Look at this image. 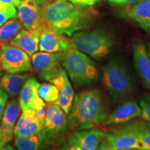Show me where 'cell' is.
Wrapping results in <instances>:
<instances>
[{
  "instance_id": "6da1fadb",
  "label": "cell",
  "mask_w": 150,
  "mask_h": 150,
  "mask_svg": "<svg viewBox=\"0 0 150 150\" xmlns=\"http://www.w3.org/2000/svg\"><path fill=\"white\" fill-rule=\"evenodd\" d=\"M42 9L47 27L68 36L87 29L99 16L93 6L82 7L68 0H54L43 6Z\"/></svg>"
},
{
  "instance_id": "7a4b0ae2",
  "label": "cell",
  "mask_w": 150,
  "mask_h": 150,
  "mask_svg": "<svg viewBox=\"0 0 150 150\" xmlns=\"http://www.w3.org/2000/svg\"><path fill=\"white\" fill-rule=\"evenodd\" d=\"M71 109L68 125L77 131L104 125L110 113L106 97L97 88L79 93L74 97Z\"/></svg>"
},
{
  "instance_id": "3957f363",
  "label": "cell",
  "mask_w": 150,
  "mask_h": 150,
  "mask_svg": "<svg viewBox=\"0 0 150 150\" xmlns=\"http://www.w3.org/2000/svg\"><path fill=\"white\" fill-rule=\"evenodd\" d=\"M102 81L113 102L127 99L136 89L132 72L120 58H114L103 67Z\"/></svg>"
},
{
  "instance_id": "277c9868",
  "label": "cell",
  "mask_w": 150,
  "mask_h": 150,
  "mask_svg": "<svg viewBox=\"0 0 150 150\" xmlns=\"http://www.w3.org/2000/svg\"><path fill=\"white\" fill-rule=\"evenodd\" d=\"M59 54L61 65L68 74L75 88L90 86L98 79L99 72L96 65L86 54L75 47Z\"/></svg>"
},
{
  "instance_id": "5b68a950",
  "label": "cell",
  "mask_w": 150,
  "mask_h": 150,
  "mask_svg": "<svg viewBox=\"0 0 150 150\" xmlns=\"http://www.w3.org/2000/svg\"><path fill=\"white\" fill-rule=\"evenodd\" d=\"M71 40L74 47L97 61L105 59L113 45L111 38L101 30L78 31Z\"/></svg>"
},
{
  "instance_id": "8992f818",
  "label": "cell",
  "mask_w": 150,
  "mask_h": 150,
  "mask_svg": "<svg viewBox=\"0 0 150 150\" xmlns=\"http://www.w3.org/2000/svg\"><path fill=\"white\" fill-rule=\"evenodd\" d=\"M144 121L134 122L119 125L120 126L110 129L106 134V138L113 150L126 148L140 149V133Z\"/></svg>"
},
{
  "instance_id": "52a82bcc",
  "label": "cell",
  "mask_w": 150,
  "mask_h": 150,
  "mask_svg": "<svg viewBox=\"0 0 150 150\" xmlns=\"http://www.w3.org/2000/svg\"><path fill=\"white\" fill-rule=\"evenodd\" d=\"M0 65L8 73H20L32 71V65L29 54L12 45L1 44Z\"/></svg>"
},
{
  "instance_id": "ba28073f",
  "label": "cell",
  "mask_w": 150,
  "mask_h": 150,
  "mask_svg": "<svg viewBox=\"0 0 150 150\" xmlns=\"http://www.w3.org/2000/svg\"><path fill=\"white\" fill-rule=\"evenodd\" d=\"M31 65L41 79L52 83L62 68L59 52L35 53L31 56Z\"/></svg>"
},
{
  "instance_id": "9c48e42d",
  "label": "cell",
  "mask_w": 150,
  "mask_h": 150,
  "mask_svg": "<svg viewBox=\"0 0 150 150\" xmlns=\"http://www.w3.org/2000/svg\"><path fill=\"white\" fill-rule=\"evenodd\" d=\"M68 120L65 112L56 103L47 105L46 115L45 118L43 129L40 133L45 141L47 142L51 138H54L66 130Z\"/></svg>"
},
{
  "instance_id": "30bf717a",
  "label": "cell",
  "mask_w": 150,
  "mask_h": 150,
  "mask_svg": "<svg viewBox=\"0 0 150 150\" xmlns=\"http://www.w3.org/2000/svg\"><path fill=\"white\" fill-rule=\"evenodd\" d=\"M106 134L99 128L75 131L69 137V150H97Z\"/></svg>"
},
{
  "instance_id": "8fae6325",
  "label": "cell",
  "mask_w": 150,
  "mask_h": 150,
  "mask_svg": "<svg viewBox=\"0 0 150 150\" xmlns=\"http://www.w3.org/2000/svg\"><path fill=\"white\" fill-rule=\"evenodd\" d=\"M17 18L27 30L41 31L46 26L42 6L24 0L18 6Z\"/></svg>"
},
{
  "instance_id": "7c38bea8",
  "label": "cell",
  "mask_w": 150,
  "mask_h": 150,
  "mask_svg": "<svg viewBox=\"0 0 150 150\" xmlns=\"http://www.w3.org/2000/svg\"><path fill=\"white\" fill-rule=\"evenodd\" d=\"M74 47L72 40L64 34L59 33L45 26L41 29L39 50L48 53H59Z\"/></svg>"
},
{
  "instance_id": "4fadbf2b",
  "label": "cell",
  "mask_w": 150,
  "mask_h": 150,
  "mask_svg": "<svg viewBox=\"0 0 150 150\" xmlns=\"http://www.w3.org/2000/svg\"><path fill=\"white\" fill-rule=\"evenodd\" d=\"M141 116L140 105L134 99H125L110 112L104 125H119L132 121Z\"/></svg>"
},
{
  "instance_id": "5bb4252c",
  "label": "cell",
  "mask_w": 150,
  "mask_h": 150,
  "mask_svg": "<svg viewBox=\"0 0 150 150\" xmlns=\"http://www.w3.org/2000/svg\"><path fill=\"white\" fill-rule=\"evenodd\" d=\"M119 15L122 18L134 22L142 29L150 31V0H141L126 6Z\"/></svg>"
},
{
  "instance_id": "9a60e30c",
  "label": "cell",
  "mask_w": 150,
  "mask_h": 150,
  "mask_svg": "<svg viewBox=\"0 0 150 150\" xmlns=\"http://www.w3.org/2000/svg\"><path fill=\"white\" fill-rule=\"evenodd\" d=\"M52 84L56 86L59 92V99L56 103L65 113H70L74 102V92L65 69L62 67Z\"/></svg>"
},
{
  "instance_id": "2e32d148",
  "label": "cell",
  "mask_w": 150,
  "mask_h": 150,
  "mask_svg": "<svg viewBox=\"0 0 150 150\" xmlns=\"http://www.w3.org/2000/svg\"><path fill=\"white\" fill-rule=\"evenodd\" d=\"M133 59L137 74L145 87L150 90V58L143 43L139 42L134 45Z\"/></svg>"
},
{
  "instance_id": "e0dca14e",
  "label": "cell",
  "mask_w": 150,
  "mask_h": 150,
  "mask_svg": "<svg viewBox=\"0 0 150 150\" xmlns=\"http://www.w3.org/2000/svg\"><path fill=\"white\" fill-rule=\"evenodd\" d=\"M20 106L19 100L16 99L9 101L3 112L0 124L1 136L4 143L6 145L13 137L14 126L20 114Z\"/></svg>"
},
{
  "instance_id": "ac0fdd59",
  "label": "cell",
  "mask_w": 150,
  "mask_h": 150,
  "mask_svg": "<svg viewBox=\"0 0 150 150\" xmlns=\"http://www.w3.org/2000/svg\"><path fill=\"white\" fill-rule=\"evenodd\" d=\"M44 123L37 117L33 109L22 110V113L14 128V136H29L40 134Z\"/></svg>"
},
{
  "instance_id": "d6986e66",
  "label": "cell",
  "mask_w": 150,
  "mask_h": 150,
  "mask_svg": "<svg viewBox=\"0 0 150 150\" xmlns=\"http://www.w3.org/2000/svg\"><path fill=\"white\" fill-rule=\"evenodd\" d=\"M40 33L39 30L22 29L10 44L21 49L29 56H33L39 49Z\"/></svg>"
},
{
  "instance_id": "ffe728a7",
  "label": "cell",
  "mask_w": 150,
  "mask_h": 150,
  "mask_svg": "<svg viewBox=\"0 0 150 150\" xmlns=\"http://www.w3.org/2000/svg\"><path fill=\"white\" fill-rule=\"evenodd\" d=\"M40 84L35 78H29L20 91L19 104L22 110L32 109L38 97V88Z\"/></svg>"
},
{
  "instance_id": "44dd1931",
  "label": "cell",
  "mask_w": 150,
  "mask_h": 150,
  "mask_svg": "<svg viewBox=\"0 0 150 150\" xmlns=\"http://www.w3.org/2000/svg\"><path fill=\"white\" fill-rule=\"evenodd\" d=\"M29 78L27 74H6L0 80V88L6 93L8 96L16 97Z\"/></svg>"
},
{
  "instance_id": "7402d4cb",
  "label": "cell",
  "mask_w": 150,
  "mask_h": 150,
  "mask_svg": "<svg viewBox=\"0 0 150 150\" xmlns=\"http://www.w3.org/2000/svg\"><path fill=\"white\" fill-rule=\"evenodd\" d=\"M45 142L40 134L29 136H16L14 140L18 150H42Z\"/></svg>"
},
{
  "instance_id": "603a6c76",
  "label": "cell",
  "mask_w": 150,
  "mask_h": 150,
  "mask_svg": "<svg viewBox=\"0 0 150 150\" xmlns=\"http://www.w3.org/2000/svg\"><path fill=\"white\" fill-rule=\"evenodd\" d=\"M22 29L21 22L16 19H11L0 27V42L8 44Z\"/></svg>"
},
{
  "instance_id": "cb8c5ba5",
  "label": "cell",
  "mask_w": 150,
  "mask_h": 150,
  "mask_svg": "<svg viewBox=\"0 0 150 150\" xmlns=\"http://www.w3.org/2000/svg\"><path fill=\"white\" fill-rule=\"evenodd\" d=\"M38 93L39 97L49 104L55 103L59 99V90L54 84L50 83L40 84Z\"/></svg>"
},
{
  "instance_id": "d4e9b609",
  "label": "cell",
  "mask_w": 150,
  "mask_h": 150,
  "mask_svg": "<svg viewBox=\"0 0 150 150\" xmlns=\"http://www.w3.org/2000/svg\"><path fill=\"white\" fill-rule=\"evenodd\" d=\"M140 149L150 150V122L144 120L140 133Z\"/></svg>"
},
{
  "instance_id": "484cf974",
  "label": "cell",
  "mask_w": 150,
  "mask_h": 150,
  "mask_svg": "<svg viewBox=\"0 0 150 150\" xmlns=\"http://www.w3.org/2000/svg\"><path fill=\"white\" fill-rule=\"evenodd\" d=\"M17 18L16 7L11 5L0 4V27L9 20Z\"/></svg>"
},
{
  "instance_id": "4316f807",
  "label": "cell",
  "mask_w": 150,
  "mask_h": 150,
  "mask_svg": "<svg viewBox=\"0 0 150 150\" xmlns=\"http://www.w3.org/2000/svg\"><path fill=\"white\" fill-rule=\"evenodd\" d=\"M139 105L142 120L150 122V94H145L140 97Z\"/></svg>"
},
{
  "instance_id": "83f0119b",
  "label": "cell",
  "mask_w": 150,
  "mask_h": 150,
  "mask_svg": "<svg viewBox=\"0 0 150 150\" xmlns=\"http://www.w3.org/2000/svg\"><path fill=\"white\" fill-rule=\"evenodd\" d=\"M110 5L115 6H128L139 2L141 0H107Z\"/></svg>"
},
{
  "instance_id": "f1b7e54d",
  "label": "cell",
  "mask_w": 150,
  "mask_h": 150,
  "mask_svg": "<svg viewBox=\"0 0 150 150\" xmlns=\"http://www.w3.org/2000/svg\"><path fill=\"white\" fill-rule=\"evenodd\" d=\"M68 1L74 4L82 7H91L100 2L102 0H68Z\"/></svg>"
},
{
  "instance_id": "f546056e",
  "label": "cell",
  "mask_w": 150,
  "mask_h": 150,
  "mask_svg": "<svg viewBox=\"0 0 150 150\" xmlns=\"http://www.w3.org/2000/svg\"><path fill=\"white\" fill-rule=\"evenodd\" d=\"M8 100V95L2 90H0V120L2 117L3 112L5 109V105Z\"/></svg>"
},
{
  "instance_id": "4dcf8cb0",
  "label": "cell",
  "mask_w": 150,
  "mask_h": 150,
  "mask_svg": "<svg viewBox=\"0 0 150 150\" xmlns=\"http://www.w3.org/2000/svg\"><path fill=\"white\" fill-rule=\"evenodd\" d=\"M97 150H113L109 142L107 140H106V137L102 140V142H100L98 147H97Z\"/></svg>"
},
{
  "instance_id": "1f68e13d",
  "label": "cell",
  "mask_w": 150,
  "mask_h": 150,
  "mask_svg": "<svg viewBox=\"0 0 150 150\" xmlns=\"http://www.w3.org/2000/svg\"><path fill=\"white\" fill-rule=\"evenodd\" d=\"M24 0H0V4L11 5L13 6H18Z\"/></svg>"
},
{
  "instance_id": "d6a6232c",
  "label": "cell",
  "mask_w": 150,
  "mask_h": 150,
  "mask_svg": "<svg viewBox=\"0 0 150 150\" xmlns=\"http://www.w3.org/2000/svg\"><path fill=\"white\" fill-rule=\"evenodd\" d=\"M28 1L35 4L40 6H43L47 4L52 2L54 0H28Z\"/></svg>"
},
{
  "instance_id": "836d02e7",
  "label": "cell",
  "mask_w": 150,
  "mask_h": 150,
  "mask_svg": "<svg viewBox=\"0 0 150 150\" xmlns=\"http://www.w3.org/2000/svg\"><path fill=\"white\" fill-rule=\"evenodd\" d=\"M0 150H16L15 148H13L12 146L9 145H6L4 146V147L1 148Z\"/></svg>"
},
{
  "instance_id": "e575fe53",
  "label": "cell",
  "mask_w": 150,
  "mask_h": 150,
  "mask_svg": "<svg viewBox=\"0 0 150 150\" xmlns=\"http://www.w3.org/2000/svg\"><path fill=\"white\" fill-rule=\"evenodd\" d=\"M6 145L4 143L3 140H2V136H1V129H0V149L2 148L4 146Z\"/></svg>"
},
{
  "instance_id": "d590c367",
  "label": "cell",
  "mask_w": 150,
  "mask_h": 150,
  "mask_svg": "<svg viewBox=\"0 0 150 150\" xmlns=\"http://www.w3.org/2000/svg\"><path fill=\"white\" fill-rule=\"evenodd\" d=\"M52 150H69L67 147H59V148H56V149H54Z\"/></svg>"
},
{
  "instance_id": "8d00e7d4",
  "label": "cell",
  "mask_w": 150,
  "mask_h": 150,
  "mask_svg": "<svg viewBox=\"0 0 150 150\" xmlns=\"http://www.w3.org/2000/svg\"><path fill=\"white\" fill-rule=\"evenodd\" d=\"M120 150H143V149H137V148H126V149H122Z\"/></svg>"
},
{
  "instance_id": "74e56055",
  "label": "cell",
  "mask_w": 150,
  "mask_h": 150,
  "mask_svg": "<svg viewBox=\"0 0 150 150\" xmlns=\"http://www.w3.org/2000/svg\"><path fill=\"white\" fill-rule=\"evenodd\" d=\"M147 53H148V54H149V58H150V43H149V46H148V49H147Z\"/></svg>"
},
{
  "instance_id": "f35d334b",
  "label": "cell",
  "mask_w": 150,
  "mask_h": 150,
  "mask_svg": "<svg viewBox=\"0 0 150 150\" xmlns=\"http://www.w3.org/2000/svg\"><path fill=\"white\" fill-rule=\"evenodd\" d=\"M1 44H0V56H1Z\"/></svg>"
},
{
  "instance_id": "ab89813d",
  "label": "cell",
  "mask_w": 150,
  "mask_h": 150,
  "mask_svg": "<svg viewBox=\"0 0 150 150\" xmlns=\"http://www.w3.org/2000/svg\"><path fill=\"white\" fill-rule=\"evenodd\" d=\"M1 74H2V72H1V68H0V76H1Z\"/></svg>"
}]
</instances>
